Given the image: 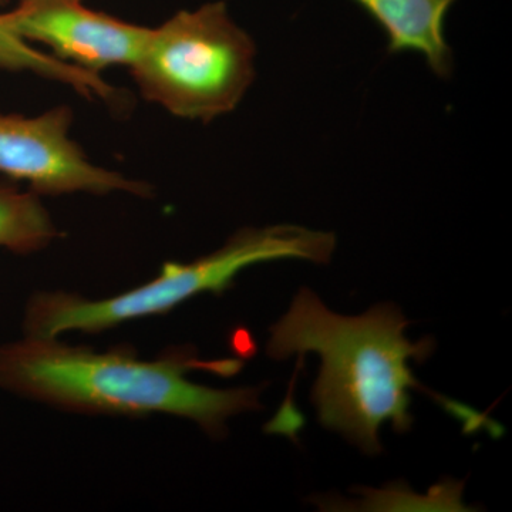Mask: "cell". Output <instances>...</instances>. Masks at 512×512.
<instances>
[{
    "label": "cell",
    "mask_w": 512,
    "mask_h": 512,
    "mask_svg": "<svg viewBox=\"0 0 512 512\" xmlns=\"http://www.w3.org/2000/svg\"><path fill=\"white\" fill-rule=\"evenodd\" d=\"M409 326L393 303H379L359 316L330 311L315 292L299 289L289 311L271 326L266 353L286 360L318 353L320 372L312 389L319 423L338 431L369 456L382 453L379 431L390 423L397 433L412 429L410 389L427 393L409 360L423 363L436 342L407 339Z\"/></svg>",
    "instance_id": "cell-2"
},
{
    "label": "cell",
    "mask_w": 512,
    "mask_h": 512,
    "mask_svg": "<svg viewBox=\"0 0 512 512\" xmlns=\"http://www.w3.org/2000/svg\"><path fill=\"white\" fill-rule=\"evenodd\" d=\"M387 35V52L420 53L431 72L450 79L453 50L444 36V19L456 0H353Z\"/></svg>",
    "instance_id": "cell-7"
},
{
    "label": "cell",
    "mask_w": 512,
    "mask_h": 512,
    "mask_svg": "<svg viewBox=\"0 0 512 512\" xmlns=\"http://www.w3.org/2000/svg\"><path fill=\"white\" fill-rule=\"evenodd\" d=\"M80 2H84V0H80Z\"/></svg>",
    "instance_id": "cell-11"
},
{
    "label": "cell",
    "mask_w": 512,
    "mask_h": 512,
    "mask_svg": "<svg viewBox=\"0 0 512 512\" xmlns=\"http://www.w3.org/2000/svg\"><path fill=\"white\" fill-rule=\"evenodd\" d=\"M242 367L239 359H201L194 346H173L153 360L131 346L100 352L59 338L25 336L0 346V387L9 392L67 412L184 417L212 439L225 437L232 416L262 409L261 389H212L187 376L201 370L231 377Z\"/></svg>",
    "instance_id": "cell-1"
},
{
    "label": "cell",
    "mask_w": 512,
    "mask_h": 512,
    "mask_svg": "<svg viewBox=\"0 0 512 512\" xmlns=\"http://www.w3.org/2000/svg\"><path fill=\"white\" fill-rule=\"evenodd\" d=\"M59 237L39 195L0 183V248L29 255L49 247Z\"/></svg>",
    "instance_id": "cell-8"
},
{
    "label": "cell",
    "mask_w": 512,
    "mask_h": 512,
    "mask_svg": "<svg viewBox=\"0 0 512 512\" xmlns=\"http://www.w3.org/2000/svg\"><path fill=\"white\" fill-rule=\"evenodd\" d=\"M8 2L9 0H0V6L6 5Z\"/></svg>",
    "instance_id": "cell-10"
},
{
    "label": "cell",
    "mask_w": 512,
    "mask_h": 512,
    "mask_svg": "<svg viewBox=\"0 0 512 512\" xmlns=\"http://www.w3.org/2000/svg\"><path fill=\"white\" fill-rule=\"evenodd\" d=\"M0 18L20 39L42 43L57 59L93 74L130 67L151 30L87 8L80 0H19Z\"/></svg>",
    "instance_id": "cell-6"
},
{
    "label": "cell",
    "mask_w": 512,
    "mask_h": 512,
    "mask_svg": "<svg viewBox=\"0 0 512 512\" xmlns=\"http://www.w3.org/2000/svg\"><path fill=\"white\" fill-rule=\"evenodd\" d=\"M67 106L26 117L0 114V174L25 181L37 195L128 192L150 197L151 187L93 164L70 137Z\"/></svg>",
    "instance_id": "cell-5"
},
{
    "label": "cell",
    "mask_w": 512,
    "mask_h": 512,
    "mask_svg": "<svg viewBox=\"0 0 512 512\" xmlns=\"http://www.w3.org/2000/svg\"><path fill=\"white\" fill-rule=\"evenodd\" d=\"M336 249L333 232L281 224L244 228L227 244L188 264L165 262L147 284L106 299L63 291L37 292L26 305V336L59 338L70 330L100 333L130 320L165 315L201 293L222 295L248 266L282 259L328 264Z\"/></svg>",
    "instance_id": "cell-3"
},
{
    "label": "cell",
    "mask_w": 512,
    "mask_h": 512,
    "mask_svg": "<svg viewBox=\"0 0 512 512\" xmlns=\"http://www.w3.org/2000/svg\"><path fill=\"white\" fill-rule=\"evenodd\" d=\"M0 69L8 72H32L69 84L82 96H99L104 100H120V94L109 86L99 74L86 72L33 49L25 40L10 32L0 18Z\"/></svg>",
    "instance_id": "cell-9"
},
{
    "label": "cell",
    "mask_w": 512,
    "mask_h": 512,
    "mask_svg": "<svg viewBox=\"0 0 512 512\" xmlns=\"http://www.w3.org/2000/svg\"><path fill=\"white\" fill-rule=\"evenodd\" d=\"M256 47L227 3L181 10L151 28L131 76L144 99L175 117L210 121L237 109L254 83Z\"/></svg>",
    "instance_id": "cell-4"
}]
</instances>
